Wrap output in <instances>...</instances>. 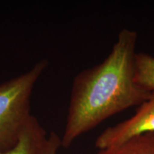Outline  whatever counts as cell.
I'll list each match as a JSON object with an SVG mask.
<instances>
[{
	"instance_id": "1",
	"label": "cell",
	"mask_w": 154,
	"mask_h": 154,
	"mask_svg": "<svg viewBox=\"0 0 154 154\" xmlns=\"http://www.w3.org/2000/svg\"><path fill=\"white\" fill-rule=\"evenodd\" d=\"M137 33L119 32L110 54L99 64L82 71L72 83L61 146L69 148L79 137L112 116L149 99L152 91L135 80Z\"/></svg>"
},
{
	"instance_id": "2",
	"label": "cell",
	"mask_w": 154,
	"mask_h": 154,
	"mask_svg": "<svg viewBox=\"0 0 154 154\" xmlns=\"http://www.w3.org/2000/svg\"><path fill=\"white\" fill-rule=\"evenodd\" d=\"M49 64L42 59L29 70L0 84V151L18 143L29 121L31 96L37 81Z\"/></svg>"
},
{
	"instance_id": "3",
	"label": "cell",
	"mask_w": 154,
	"mask_h": 154,
	"mask_svg": "<svg viewBox=\"0 0 154 154\" xmlns=\"http://www.w3.org/2000/svg\"><path fill=\"white\" fill-rule=\"evenodd\" d=\"M150 133H154V91L133 116L103 131L96 138L95 146L103 149Z\"/></svg>"
},
{
	"instance_id": "4",
	"label": "cell",
	"mask_w": 154,
	"mask_h": 154,
	"mask_svg": "<svg viewBox=\"0 0 154 154\" xmlns=\"http://www.w3.org/2000/svg\"><path fill=\"white\" fill-rule=\"evenodd\" d=\"M47 136L45 129L38 119L32 115L17 145L8 151H0V154H34Z\"/></svg>"
},
{
	"instance_id": "5",
	"label": "cell",
	"mask_w": 154,
	"mask_h": 154,
	"mask_svg": "<svg viewBox=\"0 0 154 154\" xmlns=\"http://www.w3.org/2000/svg\"><path fill=\"white\" fill-rule=\"evenodd\" d=\"M96 154H154V133L140 135L118 145L101 149Z\"/></svg>"
},
{
	"instance_id": "6",
	"label": "cell",
	"mask_w": 154,
	"mask_h": 154,
	"mask_svg": "<svg viewBox=\"0 0 154 154\" xmlns=\"http://www.w3.org/2000/svg\"><path fill=\"white\" fill-rule=\"evenodd\" d=\"M135 80L146 89L154 91V57L145 53L136 54Z\"/></svg>"
},
{
	"instance_id": "7",
	"label": "cell",
	"mask_w": 154,
	"mask_h": 154,
	"mask_svg": "<svg viewBox=\"0 0 154 154\" xmlns=\"http://www.w3.org/2000/svg\"><path fill=\"white\" fill-rule=\"evenodd\" d=\"M61 147L60 136L55 132H51L44 138L34 154H57Z\"/></svg>"
}]
</instances>
